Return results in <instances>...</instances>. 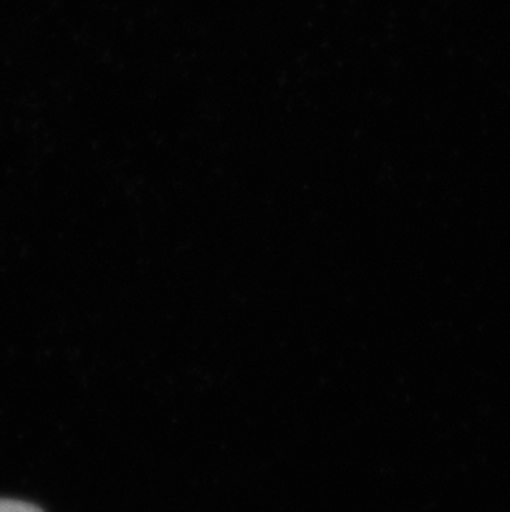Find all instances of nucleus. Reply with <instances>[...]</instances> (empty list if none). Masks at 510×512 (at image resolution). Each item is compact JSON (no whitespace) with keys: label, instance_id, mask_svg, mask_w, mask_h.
Segmentation results:
<instances>
[{"label":"nucleus","instance_id":"obj_1","mask_svg":"<svg viewBox=\"0 0 510 512\" xmlns=\"http://www.w3.org/2000/svg\"><path fill=\"white\" fill-rule=\"evenodd\" d=\"M0 512H44L34 504L14 499H0Z\"/></svg>","mask_w":510,"mask_h":512}]
</instances>
